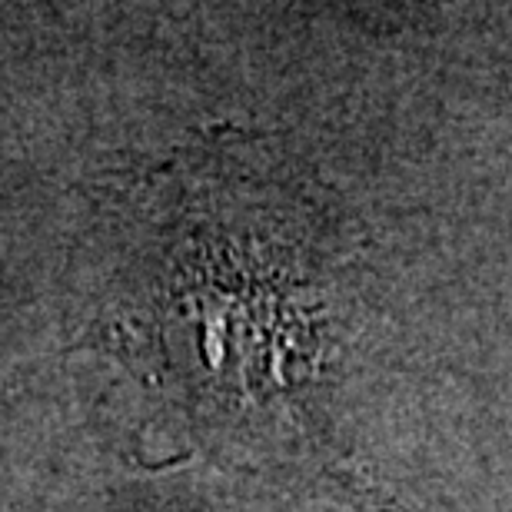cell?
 Wrapping results in <instances>:
<instances>
[{
	"label": "cell",
	"mask_w": 512,
	"mask_h": 512,
	"mask_svg": "<svg viewBox=\"0 0 512 512\" xmlns=\"http://www.w3.org/2000/svg\"><path fill=\"white\" fill-rule=\"evenodd\" d=\"M150 183L147 316L200 426L363 512H393L326 426L353 330L356 250L330 190L263 143L213 140Z\"/></svg>",
	"instance_id": "obj_1"
}]
</instances>
